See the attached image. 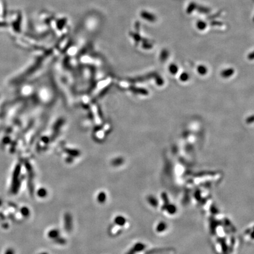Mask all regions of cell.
<instances>
[{
	"mask_svg": "<svg viewBox=\"0 0 254 254\" xmlns=\"http://www.w3.org/2000/svg\"><path fill=\"white\" fill-rule=\"evenodd\" d=\"M21 173V166L17 165L15 168L12 177L11 186V191L13 194H16L18 192L19 189L21 186V180L20 178Z\"/></svg>",
	"mask_w": 254,
	"mask_h": 254,
	"instance_id": "1",
	"label": "cell"
},
{
	"mask_svg": "<svg viewBox=\"0 0 254 254\" xmlns=\"http://www.w3.org/2000/svg\"><path fill=\"white\" fill-rule=\"evenodd\" d=\"M141 17L144 20H145L148 23H154L157 20V18L155 15L147 10L143 11L141 12Z\"/></svg>",
	"mask_w": 254,
	"mask_h": 254,
	"instance_id": "2",
	"label": "cell"
},
{
	"mask_svg": "<svg viewBox=\"0 0 254 254\" xmlns=\"http://www.w3.org/2000/svg\"><path fill=\"white\" fill-rule=\"evenodd\" d=\"M64 228L67 232L71 231L72 229V218L70 213H66L64 215Z\"/></svg>",
	"mask_w": 254,
	"mask_h": 254,
	"instance_id": "3",
	"label": "cell"
},
{
	"mask_svg": "<svg viewBox=\"0 0 254 254\" xmlns=\"http://www.w3.org/2000/svg\"><path fill=\"white\" fill-rule=\"evenodd\" d=\"M167 229V223L164 222H160L158 223L156 225L155 228V230L157 232H160V233H162L164 231H165Z\"/></svg>",
	"mask_w": 254,
	"mask_h": 254,
	"instance_id": "4",
	"label": "cell"
},
{
	"mask_svg": "<svg viewBox=\"0 0 254 254\" xmlns=\"http://www.w3.org/2000/svg\"><path fill=\"white\" fill-rule=\"evenodd\" d=\"M126 222L125 218L121 215H118L114 219V223L118 226H124L126 223Z\"/></svg>",
	"mask_w": 254,
	"mask_h": 254,
	"instance_id": "5",
	"label": "cell"
},
{
	"mask_svg": "<svg viewBox=\"0 0 254 254\" xmlns=\"http://www.w3.org/2000/svg\"><path fill=\"white\" fill-rule=\"evenodd\" d=\"M59 231L57 229H53L50 230L48 233V236L51 239L54 240L59 236Z\"/></svg>",
	"mask_w": 254,
	"mask_h": 254,
	"instance_id": "6",
	"label": "cell"
},
{
	"mask_svg": "<svg viewBox=\"0 0 254 254\" xmlns=\"http://www.w3.org/2000/svg\"><path fill=\"white\" fill-rule=\"evenodd\" d=\"M207 24L208 23L205 21L203 20H199L196 23V25H197V29H199L200 30H204L206 29V27H207Z\"/></svg>",
	"mask_w": 254,
	"mask_h": 254,
	"instance_id": "7",
	"label": "cell"
},
{
	"mask_svg": "<svg viewBox=\"0 0 254 254\" xmlns=\"http://www.w3.org/2000/svg\"><path fill=\"white\" fill-rule=\"evenodd\" d=\"M107 199V195L105 192H100L97 195V201L100 204H104Z\"/></svg>",
	"mask_w": 254,
	"mask_h": 254,
	"instance_id": "8",
	"label": "cell"
},
{
	"mask_svg": "<svg viewBox=\"0 0 254 254\" xmlns=\"http://www.w3.org/2000/svg\"><path fill=\"white\" fill-rule=\"evenodd\" d=\"M37 195L40 198H45L47 195V191L44 188H41L37 191Z\"/></svg>",
	"mask_w": 254,
	"mask_h": 254,
	"instance_id": "9",
	"label": "cell"
},
{
	"mask_svg": "<svg viewBox=\"0 0 254 254\" xmlns=\"http://www.w3.org/2000/svg\"><path fill=\"white\" fill-rule=\"evenodd\" d=\"M21 213L24 216L28 217L30 214L29 208H28L27 207H26V206H23V207L21 209Z\"/></svg>",
	"mask_w": 254,
	"mask_h": 254,
	"instance_id": "10",
	"label": "cell"
},
{
	"mask_svg": "<svg viewBox=\"0 0 254 254\" xmlns=\"http://www.w3.org/2000/svg\"><path fill=\"white\" fill-rule=\"evenodd\" d=\"M54 242L56 243V244H59V245H64L65 244L66 242L65 239H64V238L59 237V236L58 238L54 239Z\"/></svg>",
	"mask_w": 254,
	"mask_h": 254,
	"instance_id": "11",
	"label": "cell"
},
{
	"mask_svg": "<svg viewBox=\"0 0 254 254\" xmlns=\"http://www.w3.org/2000/svg\"><path fill=\"white\" fill-rule=\"evenodd\" d=\"M4 254H15V251L13 249L10 248H8L6 250Z\"/></svg>",
	"mask_w": 254,
	"mask_h": 254,
	"instance_id": "12",
	"label": "cell"
},
{
	"mask_svg": "<svg viewBox=\"0 0 254 254\" xmlns=\"http://www.w3.org/2000/svg\"><path fill=\"white\" fill-rule=\"evenodd\" d=\"M2 204H3V201H2V200L0 199V206L2 205Z\"/></svg>",
	"mask_w": 254,
	"mask_h": 254,
	"instance_id": "13",
	"label": "cell"
},
{
	"mask_svg": "<svg viewBox=\"0 0 254 254\" xmlns=\"http://www.w3.org/2000/svg\"><path fill=\"white\" fill-rule=\"evenodd\" d=\"M39 254H48V253H47V252H41V253H40Z\"/></svg>",
	"mask_w": 254,
	"mask_h": 254,
	"instance_id": "14",
	"label": "cell"
}]
</instances>
